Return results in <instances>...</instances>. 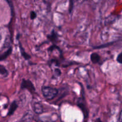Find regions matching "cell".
I'll use <instances>...</instances> for the list:
<instances>
[{
	"mask_svg": "<svg viewBox=\"0 0 122 122\" xmlns=\"http://www.w3.org/2000/svg\"><path fill=\"white\" fill-rule=\"evenodd\" d=\"M17 107V105L16 104V102H14L12 104V105H11V110H10V111H11V112H13V111L16 110V108Z\"/></svg>",
	"mask_w": 122,
	"mask_h": 122,
	"instance_id": "7",
	"label": "cell"
},
{
	"mask_svg": "<svg viewBox=\"0 0 122 122\" xmlns=\"http://www.w3.org/2000/svg\"><path fill=\"white\" fill-rule=\"evenodd\" d=\"M41 91L44 97L47 100L54 99L58 93L57 89L49 86H43L41 88Z\"/></svg>",
	"mask_w": 122,
	"mask_h": 122,
	"instance_id": "1",
	"label": "cell"
},
{
	"mask_svg": "<svg viewBox=\"0 0 122 122\" xmlns=\"http://www.w3.org/2000/svg\"><path fill=\"white\" fill-rule=\"evenodd\" d=\"M0 73L2 74L3 75L7 74V70H5V68L1 66V65H0Z\"/></svg>",
	"mask_w": 122,
	"mask_h": 122,
	"instance_id": "5",
	"label": "cell"
},
{
	"mask_svg": "<svg viewBox=\"0 0 122 122\" xmlns=\"http://www.w3.org/2000/svg\"><path fill=\"white\" fill-rule=\"evenodd\" d=\"M1 36H0V40H1Z\"/></svg>",
	"mask_w": 122,
	"mask_h": 122,
	"instance_id": "10",
	"label": "cell"
},
{
	"mask_svg": "<svg viewBox=\"0 0 122 122\" xmlns=\"http://www.w3.org/2000/svg\"><path fill=\"white\" fill-rule=\"evenodd\" d=\"M90 59H91L92 62L94 64H97V63L99 62V60H100V56L96 53H93L90 56Z\"/></svg>",
	"mask_w": 122,
	"mask_h": 122,
	"instance_id": "4",
	"label": "cell"
},
{
	"mask_svg": "<svg viewBox=\"0 0 122 122\" xmlns=\"http://www.w3.org/2000/svg\"><path fill=\"white\" fill-rule=\"evenodd\" d=\"M34 111L37 114H41L43 112V108L40 103H35L33 105Z\"/></svg>",
	"mask_w": 122,
	"mask_h": 122,
	"instance_id": "3",
	"label": "cell"
},
{
	"mask_svg": "<svg viewBox=\"0 0 122 122\" xmlns=\"http://www.w3.org/2000/svg\"><path fill=\"white\" fill-rule=\"evenodd\" d=\"M117 61L120 64H122V52L118 55L117 57Z\"/></svg>",
	"mask_w": 122,
	"mask_h": 122,
	"instance_id": "6",
	"label": "cell"
},
{
	"mask_svg": "<svg viewBox=\"0 0 122 122\" xmlns=\"http://www.w3.org/2000/svg\"><path fill=\"white\" fill-rule=\"evenodd\" d=\"M22 87L23 88V89H28L30 92H33L35 90V88L34 87L33 84L29 80H23L22 81Z\"/></svg>",
	"mask_w": 122,
	"mask_h": 122,
	"instance_id": "2",
	"label": "cell"
},
{
	"mask_svg": "<svg viewBox=\"0 0 122 122\" xmlns=\"http://www.w3.org/2000/svg\"><path fill=\"white\" fill-rule=\"evenodd\" d=\"M30 17H31V19H34L36 17V14L34 12H32L31 13V16Z\"/></svg>",
	"mask_w": 122,
	"mask_h": 122,
	"instance_id": "9",
	"label": "cell"
},
{
	"mask_svg": "<svg viewBox=\"0 0 122 122\" xmlns=\"http://www.w3.org/2000/svg\"><path fill=\"white\" fill-rule=\"evenodd\" d=\"M118 120H119L120 122H122V111H121Z\"/></svg>",
	"mask_w": 122,
	"mask_h": 122,
	"instance_id": "8",
	"label": "cell"
}]
</instances>
